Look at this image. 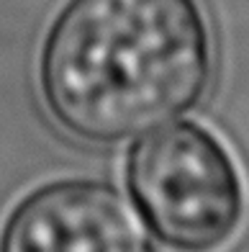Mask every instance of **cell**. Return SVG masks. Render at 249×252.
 <instances>
[{
    "instance_id": "cell-1",
    "label": "cell",
    "mask_w": 249,
    "mask_h": 252,
    "mask_svg": "<svg viewBox=\"0 0 249 252\" xmlns=\"http://www.w3.org/2000/svg\"><path fill=\"white\" fill-rule=\"evenodd\" d=\"M213 41L198 0H67L39 52V90L87 144L149 134L206 95Z\"/></svg>"
},
{
    "instance_id": "cell-2",
    "label": "cell",
    "mask_w": 249,
    "mask_h": 252,
    "mask_svg": "<svg viewBox=\"0 0 249 252\" xmlns=\"http://www.w3.org/2000/svg\"><path fill=\"white\" fill-rule=\"evenodd\" d=\"M126 186L141 221L177 252H216L247 216L242 170L206 126L183 121L129 152Z\"/></svg>"
},
{
    "instance_id": "cell-3",
    "label": "cell",
    "mask_w": 249,
    "mask_h": 252,
    "mask_svg": "<svg viewBox=\"0 0 249 252\" xmlns=\"http://www.w3.org/2000/svg\"><path fill=\"white\" fill-rule=\"evenodd\" d=\"M0 252H149L116 186L59 178L28 190L0 226Z\"/></svg>"
}]
</instances>
